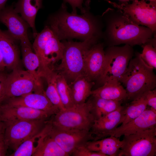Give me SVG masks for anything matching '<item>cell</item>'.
Here are the masks:
<instances>
[{
    "mask_svg": "<svg viewBox=\"0 0 156 156\" xmlns=\"http://www.w3.org/2000/svg\"><path fill=\"white\" fill-rule=\"evenodd\" d=\"M2 103L25 106L45 111L52 116L60 111L48 99L46 95L45 91L42 92L29 93L20 97L9 99Z\"/></svg>",
    "mask_w": 156,
    "mask_h": 156,
    "instance_id": "15",
    "label": "cell"
},
{
    "mask_svg": "<svg viewBox=\"0 0 156 156\" xmlns=\"http://www.w3.org/2000/svg\"><path fill=\"white\" fill-rule=\"evenodd\" d=\"M5 68L3 56L0 50V73L3 72Z\"/></svg>",
    "mask_w": 156,
    "mask_h": 156,
    "instance_id": "37",
    "label": "cell"
},
{
    "mask_svg": "<svg viewBox=\"0 0 156 156\" xmlns=\"http://www.w3.org/2000/svg\"><path fill=\"white\" fill-rule=\"evenodd\" d=\"M90 0L86 1L81 15L68 12L63 3L59 10L49 18L47 25L60 40L75 38L99 41L103 37V22L90 12Z\"/></svg>",
    "mask_w": 156,
    "mask_h": 156,
    "instance_id": "1",
    "label": "cell"
},
{
    "mask_svg": "<svg viewBox=\"0 0 156 156\" xmlns=\"http://www.w3.org/2000/svg\"><path fill=\"white\" fill-rule=\"evenodd\" d=\"M64 45L55 34L47 42L44 49L43 60L47 67L54 70V64L62 60Z\"/></svg>",
    "mask_w": 156,
    "mask_h": 156,
    "instance_id": "25",
    "label": "cell"
},
{
    "mask_svg": "<svg viewBox=\"0 0 156 156\" xmlns=\"http://www.w3.org/2000/svg\"><path fill=\"white\" fill-rule=\"evenodd\" d=\"M153 69L142 60L140 53H135L119 80L125 87L128 99L136 100L147 92L156 88V76Z\"/></svg>",
    "mask_w": 156,
    "mask_h": 156,
    "instance_id": "3",
    "label": "cell"
},
{
    "mask_svg": "<svg viewBox=\"0 0 156 156\" xmlns=\"http://www.w3.org/2000/svg\"><path fill=\"white\" fill-rule=\"evenodd\" d=\"M8 148L4 141L3 132L0 135V156H5Z\"/></svg>",
    "mask_w": 156,
    "mask_h": 156,
    "instance_id": "36",
    "label": "cell"
},
{
    "mask_svg": "<svg viewBox=\"0 0 156 156\" xmlns=\"http://www.w3.org/2000/svg\"><path fill=\"white\" fill-rule=\"evenodd\" d=\"M43 134L37 140L36 149L33 156H68L47 133L46 124Z\"/></svg>",
    "mask_w": 156,
    "mask_h": 156,
    "instance_id": "23",
    "label": "cell"
},
{
    "mask_svg": "<svg viewBox=\"0 0 156 156\" xmlns=\"http://www.w3.org/2000/svg\"><path fill=\"white\" fill-rule=\"evenodd\" d=\"M126 106L121 105L114 111L95 120L90 130L94 137L93 140L110 136L118 126L122 122Z\"/></svg>",
    "mask_w": 156,
    "mask_h": 156,
    "instance_id": "14",
    "label": "cell"
},
{
    "mask_svg": "<svg viewBox=\"0 0 156 156\" xmlns=\"http://www.w3.org/2000/svg\"><path fill=\"white\" fill-rule=\"evenodd\" d=\"M122 3L128 2L130 1L131 0H119Z\"/></svg>",
    "mask_w": 156,
    "mask_h": 156,
    "instance_id": "41",
    "label": "cell"
},
{
    "mask_svg": "<svg viewBox=\"0 0 156 156\" xmlns=\"http://www.w3.org/2000/svg\"><path fill=\"white\" fill-rule=\"evenodd\" d=\"M64 3H68L71 6L73 11L72 12L76 13L77 9L80 10L81 12L83 11L84 7L82 6L83 0H63Z\"/></svg>",
    "mask_w": 156,
    "mask_h": 156,
    "instance_id": "35",
    "label": "cell"
},
{
    "mask_svg": "<svg viewBox=\"0 0 156 156\" xmlns=\"http://www.w3.org/2000/svg\"><path fill=\"white\" fill-rule=\"evenodd\" d=\"M94 82L89 80L83 75L77 78L69 85L72 98L74 105L86 102L91 95V89Z\"/></svg>",
    "mask_w": 156,
    "mask_h": 156,
    "instance_id": "24",
    "label": "cell"
},
{
    "mask_svg": "<svg viewBox=\"0 0 156 156\" xmlns=\"http://www.w3.org/2000/svg\"><path fill=\"white\" fill-rule=\"evenodd\" d=\"M102 18L105 27L102 38L108 46L142 45L155 36L151 29L136 24L120 9L108 8Z\"/></svg>",
    "mask_w": 156,
    "mask_h": 156,
    "instance_id": "2",
    "label": "cell"
},
{
    "mask_svg": "<svg viewBox=\"0 0 156 156\" xmlns=\"http://www.w3.org/2000/svg\"><path fill=\"white\" fill-rule=\"evenodd\" d=\"M44 128L40 132L22 143L10 156H33L36 149L35 144L43 134Z\"/></svg>",
    "mask_w": 156,
    "mask_h": 156,
    "instance_id": "32",
    "label": "cell"
},
{
    "mask_svg": "<svg viewBox=\"0 0 156 156\" xmlns=\"http://www.w3.org/2000/svg\"><path fill=\"white\" fill-rule=\"evenodd\" d=\"M47 133L69 156L78 148L93 140L90 131L63 127L53 124L50 120L46 124Z\"/></svg>",
    "mask_w": 156,
    "mask_h": 156,
    "instance_id": "7",
    "label": "cell"
},
{
    "mask_svg": "<svg viewBox=\"0 0 156 156\" xmlns=\"http://www.w3.org/2000/svg\"><path fill=\"white\" fill-rule=\"evenodd\" d=\"M56 83L58 92L64 107L68 109L73 107L74 105L72 101L70 86L64 77L58 73Z\"/></svg>",
    "mask_w": 156,
    "mask_h": 156,
    "instance_id": "30",
    "label": "cell"
},
{
    "mask_svg": "<svg viewBox=\"0 0 156 156\" xmlns=\"http://www.w3.org/2000/svg\"><path fill=\"white\" fill-rule=\"evenodd\" d=\"M123 142L119 138L110 136L96 140L88 142L85 146L91 151L98 152L106 156H118Z\"/></svg>",
    "mask_w": 156,
    "mask_h": 156,
    "instance_id": "21",
    "label": "cell"
},
{
    "mask_svg": "<svg viewBox=\"0 0 156 156\" xmlns=\"http://www.w3.org/2000/svg\"><path fill=\"white\" fill-rule=\"evenodd\" d=\"M5 74L3 72L0 73V91L1 88L3 81L4 77Z\"/></svg>",
    "mask_w": 156,
    "mask_h": 156,
    "instance_id": "39",
    "label": "cell"
},
{
    "mask_svg": "<svg viewBox=\"0 0 156 156\" xmlns=\"http://www.w3.org/2000/svg\"><path fill=\"white\" fill-rule=\"evenodd\" d=\"M145 94L147 106L156 111V88L147 92Z\"/></svg>",
    "mask_w": 156,
    "mask_h": 156,
    "instance_id": "34",
    "label": "cell"
},
{
    "mask_svg": "<svg viewBox=\"0 0 156 156\" xmlns=\"http://www.w3.org/2000/svg\"><path fill=\"white\" fill-rule=\"evenodd\" d=\"M103 44L97 43L87 51L85 57L84 76L93 82L99 79L105 59Z\"/></svg>",
    "mask_w": 156,
    "mask_h": 156,
    "instance_id": "16",
    "label": "cell"
},
{
    "mask_svg": "<svg viewBox=\"0 0 156 156\" xmlns=\"http://www.w3.org/2000/svg\"><path fill=\"white\" fill-rule=\"evenodd\" d=\"M88 100L90 111L95 120L112 112L121 105L122 102L108 100L92 95Z\"/></svg>",
    "mask_w": 156,
    "mask_h": 156,
    "instance_id": "26",
    "label": "cell"
},
{
    "mask_svg": "<svg viewBox=\"0 0 156 156\" xmlns=\"http://www.w3.org/2000/svg\"><path fill=\"white\" fill-rule=\"evenodd\" d=\"M8 0H0V12L5 8V4Z\"/></svg>",
    "mask_w": 156,
    "mask_h": 156,
    "instance_id": "38",
    "label": "cell"
},
{
    "mask_svg": "<svg viewBox=\"0 0 156 156\" xmlns=\"http://www.w3.org/2000/svg\"><path fill=\"white\" fill-rule=\"evenodd\" d=\"M52 116L45 111L25 106L4 103L0 105V121L4 123L26 120H48Z\"/></svg>",
    "mask_w": 156,
    "mask_h": 156,
    "instance_id": "13",
    "label": "cell"
},
{
    "mask_svg": "<svg viewBox=\"0 0 156 156\" xmlns=\"http://www.w3.org/2000/svg\"><path fill=\"white\" fill-rule=\"evenodd\" d=\"M44 91L43 86L39 85L27 71L17 68L5 74L0 91V105L10 99Z\"/></svg>",
    "mask_w": 156,
    "mask_h": 156,
    "instance_id": "5",
    "label": "cell"
},
{
    "mask_svg": "<svg viewBox=\"0 0 156 156\" xmlns=\"http://www.w3.org/2000/svg\"><path fill=\"white\" fill-rule=\"evenodd\" d=\"M156 111L151 108H147L138 117L118 127L110 136L119 138L153 128L156 126Z\"/></svg>",
    "mask_w": 156,
    "mask_h": 156,
    "instance_id": "17",
    "label": "cell"
},
{
    "mask_svg": "<svg viewBox=\"0 0 156 156\" xmlns=\"http://www.w3.org/2000/svg\"><path fill=\"white\" fill-rule=\"evenodd\" d=\"M23 63L36 83L43 86L40 76V62L37 54L34 52L30 42H20Z\"/></svg>",
    "mask_w": 156,
    "mask_h": 156,
    "instance_id": "19",
    "label": "cell"
},
{
    "mask_svg": "<svg viewBox=\"0 0 156 156\" xmlns=\"http://www.w3.org/2000/svg\"><path fill=\"white\" fill-rule=\"evenodd\" d=\"M91 95L102 99L122 102L127 99L126 91L118 81H111L92 90Z\"/></svg>",
    "mask_w": 156,
    "mask_h": 156,
    "instance_id": "22",
    "label": "cell"
},
{
    "mask_svg": "<svg viewBox=\"0 0 156 156\" xmlns=\"http://www.w3.org/2000/svg\"><path fill=\"white\" fill-rule=\"evenodd\" d=\"M57 73L54 70L49 68L45 70L41 74L42 78H45L47 87L45 93L47 96L52 103L60 111L66 109L62 104L58 92L56 83Z\"/></svg>",
    "mask_w": 156,
    "mask_h": 156,
    "instance_id": "27",
    "label": "cell"
},
{
    "mask_svg": "<svg viewBox=\"0 0 156 156\" xmlns=\"http://www.w3.org/2000/svg\"><path fill=\"white\" fill-rule=\"evenodd\" d=\"M53 116L50 120L56 125L87 131H90L95 120L91 112L88 100L83 104L60 111Z\"/></svg>",
    "mask_w": 156,
    "mask_h": 156,
    "instance_id": "8",
    "label": "cell"
},
{
    "mask_svg": "<svg viewBox=\"0 0 156 156\" xmlns=\"http://www.w3.org/2000/svg\"><path fill=\"white\" fill-rule=\"evenodd\" d=\"M105 59L103 71L98 80L103 84L118 81L125 73L134 53L132 46L128 44L108 46L105 51Z\"/></svg>",
    "mask_w": 156,
    "mask_h": 156,
    "instance_id": "6",
    "label": "cell"
},
{
    "mask_svg": "<svg viewBox=\"0 0 156 156\" xmlns=\"http://www.w3.org/2000/svg\"><path fill=\"white\" fill-rule=\"evenodd\" d=\"M18 41H19L12 37L7 30L3 31L0 28V50L5 68L12 70L19 68L20 51Z\"/></svg>",
    "mask_w": 156,
    "mask_h": 156,
    "instance_id": "18",
    "label": "cell"
},
{
    "mask_svg": "<svg viewBox=\"0 0 156 156\" xmlns=\"http://www.w3.org/2000/svg\"><path fill=\"white\" fill-rule=\"evenodd\" d=\"M73 156H106L100 153L93 151L89 150L85 146L76 148L72 153Z\"/></svg>",
    "mask_w": 156,
    "mask_h": 156,
    "instance_id": "33",
    "label": "cell"
},
{
    "mask_svg": "<svg viewBox=\"0 0 156 156\" xmlns=\"http://www.w3.org/2000/svg\"><path fill=\"white\" fill-rule=\"evenodd\" d=\"M55 35L50 27L46 25L43 29L34 37V40L32 45L34 52L39 59L41 70H43L47 67L44 65L43 60V53L46 45L48 40Z\"/></svg>",
    "mask_w": 156,
    "mask_h": 156,
    "instance_id": "28",
    "label": "cell"
},
{
    "mask_svg": "<svg viewBox=\"0 0 156 156\" xmlns=\"http://www.w3.org/2000/svg\"><path fill=\"white\" fill-rule=\"evenodd\" d=\"M156 127L124 135L118 156H154L156 155Z\"/></svg>",
    "mask_w": 156,
    "mask_h": 156,
    "instance_id": "9",
    "label": "cell"
},
{
    "mask_svg": "<svg viewBox=\"0 0 156 156\" xmlns=\"http://www.w3.org/2000/svg\"><path fill=\"white\" fill-rule=\"evenodd\" d=\"M43 0H18L13 3L15 11L28 24L35 37L37 34L35 21L37 14L42 7Z\"/></svg>",
    "mask_w": 156,
    "mask_h": 156,
    "instance_id": "20",
    "label": "cell"
},
{
    "mask_svg": "<svg viewBox=\"0 0 156 156\" xmlns=\"http://www.w3.org/2000/svg\"><path fill=\"white\" fill-rule=\"evenodd\" d=\"M48 120L18 121L3 123L4 138L8 146L14 151L23 142L40 132Z\"/></svg>",
    "mask_w": 156,
    "mask_h": 156,
    "instance_id": "10",
    "label": "cell"
},
{
    "mask_svg": "<svg viewBox=\"0 0 156 156\" xmlns=\"http://www.w3.org/2000/svg\"><path fill=\"white\" fill-rule=\"evenodd\" d=\"M156 36L142 45L143 50L140 55L142 60L149 66L156 68Z\"/></svg>",
    "mask_w": 156,
    "mask_h": 156,
    "instance_id": "31",
    "label": "cell"
},
{
    "mask_svg": "<svg viewBox=\"0 0 156 156\" xmlns=\"http://www.w3.org/2000/svg\"><path fill=\"white\" fill-rule=\"evenodd\" d=\"M99 41L88 39L82 42L63 40L64 45L61 62L55 69L68 82L71 83L78 77L84 75L85 59L87 51Z\"/></svg>",
    "mask_w": 156,
    "mask_h": 156,
    "instance_id": "4",
    "label": "cell"
},
{
    "mask_svg": "<svg viewBox=\"0 0 156 156\" xmlns=\"http://www.w3.org/2000/svg\"><path fill=\"white\" fill-rule=\"evenodd\" d=\"M132 3L120 4L109 1L114 7L123 12L136 24L151 29L155 34L156 31V2L145 0H131Z\"/></svg>",
    "mask_w": 156,
    "mask_h": 156,
    "instance_id": "11",
    "label": "cell"
},
{
    "mask_svg": "<svg viewBox=\"0 0 156 156\" xmlns=\"http://www.w3.org/2000/svg\"><path fill=\"white\" fill-rule=\"evenodd\" d=\"M4 129V123L3 122L0 121V135L3 132Z\"/></svg>",
    "mask_w": 156,
    "mask_h": 156,
    "instance_id": "40",
    "label": "cell"
},
{
    "mask_svg": "<svg viewBox=\"0 0 156 156\" xmlns=\"http://www.w3.org/2000/svg\"><path fill=\"white\" fill-rule=\"evenodd\" d=\"M151 2H156V0H148Z\"/></svg>",
    "mask_w": 156,
    "mask_h": 156,
    "instance_id": "42",
    "label": "cell"
},
{
    "mask_svg": "<svg viewBox=\"0 0 156 156\" xmlns=\"http://www.w3.org/2000/svg\"><path fill=\"white\" fill-rule=\"evenodd\" d=\"M0 22L8 28V33L20 42H30L28 35L29 26L15 10L13 4L0 12Z\"/></svg>",
    "mask_w": 156,
    "mask_h": 156,
    "instance_id": "12",
    "label": "cell"
},
{
    "mask_svg": "<svg viewBox=\"0 0 156 156\" xmlns=\"http://www.w3.org/2000/svg\"><path fill=\"white\" fill-rule=\"evenodd\" d=\"M145 93L139 99L132 101L130 104L126 105L124 120L121 125L138 117L146 109L147 105Z\"/></svg>",
    "mask_w": 156,
    "mask_h": 156,
    "instance_id": "29",
    "label": "cell"
}]
</instances>
